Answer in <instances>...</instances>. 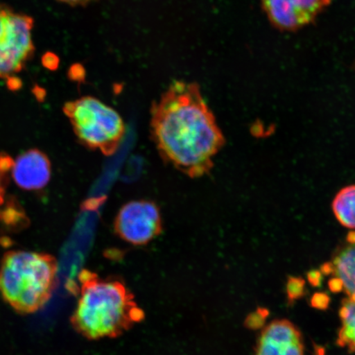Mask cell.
Listing matches in <instances>:
<instances>
[{"mask_svg": "<svg viewBox=\"0 0 355 355\" xmlns=\"http://www.w3.org/2000/svg\"><path fill=\"white\" fill-rule=\"evenodd\" d=\"M341 327L337 338V345L355 352V301L345 299L340 309Z\"/></svg>", "mask_w": 355, "mask_h": 355, "instance_id": "obj_12", "label": "cell"}, {"mask_svg": "<svg viewBox=\"0 0 355 355\" xmlns=\"http://www.w3.org/2000/svg\"><path fill=\"white\" fill-rule=\"evenodd\" d=\"M58 263L43 252L15 250L0 263V295L20 313L37 312L46 304L56 286Z\"/></svg>", "mask_w": 355, "mask_h": 355, "instance_id": "obj_3", "label": "cell"}, {"mask_svg": "<svg viewBox=\"0 0 355 355\" xmlns=\"http://www.w3.org/2000/svg\"><path fill=\"white\" fill-rule=\"evenodd\" d=\"M322 272L331 275L329 287L332 291H344L348 299L355 301V232L348 234L329 263L322 266Z\"/></svg>", "mask_w": 355, "mask_h": 355, "instance_id": "obj_9", "label": "cell"}, {"mask_svg": "<svg viewBox=\"0 0 355 355\" xmlns=\"http://www.w3.org/2000/svg\"><path fill=\"white\" fill-rule=\"evenodd\" d=\"M42 64L44 68L54 71L58 69L60 64V59L54 53L47 52L42 56Z\"/></svg>", "mask_w": 355, "mask_h": 355, "instance_id": "obj_14", "label": "cell"}, {"mask_svg": "<svg viewBox=\"0 0 355 355\" xmlns=\"http://www.w3.org/2000/svg\"><path fill=\"white\" fill-rule=\"evenodd\" d=\"M63 111L79 143L105 157L117 153L126 133L121 115L94 96L67 102Z\"/></svg>", "mask_w": 355, "mask_h": 355, "instance_id": "obj_4", "label": "cell"}, {"mask_svg": "<svg viewBox=\"0 0 355 355\" xmlns=\"http://www.w3.org/2000/svg\"><path fill=\"white\" fill-rule=\"evenodd\" d=\"M150 135L164 162L192 179L205 176L225 139L196 83L173 82L150 108Z\"/></svg>", "mask_w": 355, "mask_h": 355, "instance_id": "obj_1", "label": "cell"}, {"mask_svg": "<svg viewBox=\"0 0 355 355\" xmlns=\"http://www.w3.org/2000/svg\"><path fill=\"white\" fill-rule=\"evenodd\" d=\"M332 0H261V8L274 28L296 32L305 28L331 6Z\"/></svg>", "mask_w": 355, "mask_h": 355, "instance_id": "obj_7", "label": "cell"}, {"mask_svg": "<svg viewBox=\"0 0 355 355\" xmlns=\"http://www.w3.org/2000/svg\"><path fill=\"white\" fill-rule=\"evenodd\" d=\"M331 208L341 225L355 230V184L340 189L333 200Z\"/></svg>", "mask_w": 355, "mask_h": 355, "instance_id": "obj_11", "label": "cell"}, {"mask_svg": "<svg viewBox=\"0 0 355 355\" xmlns=\"http://www.w3.org/2000/svg\"><path fill=\"white\" fill-rule=\"evenodd\" d=\"M13 159L10 155L0 153V206L6 202V189L10 181Z\"/></svg>", "mask_w": 355, "mask_h": 355, "instance_id": "obj_13", "label": "cell"}, {"mask_svg": "<svg viewBox=\"0 0 355 355\" xmlns=\"http://www.w3.org/2000/svg\"><path fill=\"white\" fill-rule=\"evenodd\" d=\"M83 68L82 66L80 65H73V67H71V69L69 70V75L71 78H73V80H80V76L81 75H84V70L80 71Z\"/></svg>", "mask_w": 355, "mask_h": 355, "instance_id": "obj_18", "label": "cell"}, {"mask_svg": "<svg viewBox=\"0 0 355 355\" xmlns=\"http://www.w3.org/2000/svg\"><path fill=\"white\" fill-rule=\"evenodd\" d=\"M288 283H290L288 286V295H295L294 297L296 298L299 293H301L303 290L304 282H302L300 279H291Z\"/></svg>", "mask_w": 355, "mask_h": 355, "instance_id": "obj_15", "label": "cell"}, {"mask_svg": "<svg viewBox=\"0 0 355 355\" xmlns=\"http://www.w3.org/2000/svg\"><path fill=\"white\" fill-rule=\"evenodd\" d=\"M60 3H63L65 4H68L70 6H86L87 4L91 3L94 1H97V0H57Z\"/></svg>", "mask_w": 355, "mask_h": 355, "instance_id": "obj_16", "label": "cell"}, {"mask_svg": "<svg viewBox=\"0 0 355 355\" xmlns=\"http://www.w3.org/2000/svg\"><path fill=\"white\" fill-rule=\"evenodd\" d=\"M51 162L42 150L30 149L13 159L11 176L17 187L25 191H39L51 179Z\"/></svg>", "mask_w": 355, "mask_h": 355, "instance_id": "obj_10", "label": "cell"}, {"mask_svg": "<svg viewBox=\"0 0 355 355\" xmlns=\"http://www.w3.org/2000/svg\"><path fill=\"white\" fill-rule=\"evenodd\" d=\"M301 332L290 321H273L261 331L255 355H304Z\"/></svg>", "mask_w": 355, "mask_h": 355, "instance_id": "obj_8", "label": "cell"}, {"mask_svg": "<svg viewBox=\"0 0 355 355\" xmlns=\"http://www.w3.org/2000/svg\"><path fill=\"white\" fill-rule=\"evenodd\" d=\"M114 233L135 246H144L162 233L161 210L150 200H135L119 209L114 220Z\"/></svg>", "mask_w": 355, "mask_h": 355, "instance_id": "obj_6", "label": "cell"}, {"mask_svg": "<svg viewBox=\"0 0 355 355\" xmlns=\"http://www.w3.org/2000/svg\"><path fill=\"white\" fill-rule=\"evenodd\" d=\"M79 295L72 323L92 340L118 336L141 322L144 313L123 283L89 270L79 275Z\"/></svg>", "mask_w": 355, "mask_h": 355, "instance_id": "obj_2", "label": "cell"}, {"mask_svg": "<svg viewBox=\"0 0 355 355\" xmlns=\"http://www.w3.org/2000/svg\"><path fill=\"white\" fill-rule=\"evenodd\" d=\"M7 83L8 88H10L12 91L19 90V89H20L21 87V80L16 76L8 78Z\"/></svg>", "mask_w": 355, "mask_h": 355, "instance_id": "obj_17", "label": "cell"}, {"mask_svg": "<svg viewBox=\"0 0 355 355\" xmlns=\"http://www.w3.org/2000/svg\"><path fill=\"white\" fill-rule=\"evenodd\" d=\"M34 19L0 4V78L16 76L35 53Z\"/></svg>", "mask_w": 355, "mask_h": 355, "instance_id": "obj_5", "label": "cell"}]
</instances>
